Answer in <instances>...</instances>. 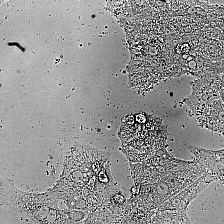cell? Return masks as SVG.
I'll return each mask as SVG.
<instances>
[{
  "mask_svg": "<svg viewBox=\"0 0 224 224\" xmlns=\"http://www.w3.org/2000/svg\"><path fill=\"white\" fill-rule=\"evenodd\" d=\"M190 47L188 44H178L176 47V51L178 52V54L185 53L189 51Z\"/></svg>",
  "mask_w": 224,
  "mask_h": 224,
  "instance_id": "6da1fadb",
  "label": "cell"
}]
</instances>
